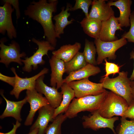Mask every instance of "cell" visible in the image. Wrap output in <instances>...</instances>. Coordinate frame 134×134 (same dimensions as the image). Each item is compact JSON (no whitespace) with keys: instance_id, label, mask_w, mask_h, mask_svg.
<instances>
[{"instance_id":"1","label":"cell","mask_w":134,"mask_h":134,"mask_svg":"<svg viewBox=\"0 0 134 134\" xmlns=\"http://www.w3.org/2000/svg\"><path fill=\"white\" fill-rule=\"evenodd\" d=\"M58 1L40 0L33 1L24 11L25 15L40 24L44 31L46 40L54 47L57 44V37L52 20L53 13L57 11Z\"/></svg>"},{"instance_id":"2","label":"cell","mask_w":134,"mask_h":134,"mask_svg":"<svg viewBox=\"0 0 134 134\" xmlns=\"http://www.w3.org/2000/svg\"><path fill=\"white\" fill-rule=\"evenodd\" d=\"M108 91L106 90L97 95H89L74 98L65 112L67 118H72L82 111L91 113L97 110L105 98Z\"/></svg>"},{"instance_id":"3","label":"cell","mask_w":134,"mask_h":134,"mask_svg":"<svg viewBox=\"0 0 134 134\" xmlns=\"http://www.w3.org/2000/svg\"><path fill=\"white\" fill-rule=\"evenodd\" d=\"M128 75L127 71H122L114 78L102 77L100 82L102 84L104 88L108 89L124 98L129 105L133 99L130 87L131 81Z\"/></svg>"},{"instance_id":"4","label":"cell","mask_w":134,"mask_h":134,"mask_svg":"<svg viewBox=\"0 0 134 134\" xmlns=\"http://www.w3.org/2000/svg\"><path fill=\"white\" fill-rule=\"evenodd\" d=\"M129 105L121 97L110 91L97 110L103 117L107 118L115 116L122 117Z\"/></svg>"},{"instance_id":"5","label":"cell","mask_w":134,"mask_h":134,"mask_svg":"<svg viewBox=\"0 0 134 134\" xmlns=\"http://www.w3.org/2000/svg\"><path fill=\"white\" fill-rule=\"evenodd\" d=\"M32 41L38 45V49L32 56L22 60L24 64L23 70L28 72H31L32 69H37L38 65H44L45 61L43 59V56L45 55L48 56L49 51H53L55 49V47L47 40L40 41L33 38Z\"/></svg>"},{"instance_id":"6","label":"cell","mask_w":134,"mask_h":134,"mask_svg":"<svg viewBox=\"0 0 134 134\" xmlns=\"http://www.w3.org/2000/svg\"><path fill=\"white\" fill-rule=\"evenodd\" d=\"M127 40L123 38L112 41H102L99 39H95V45L98 56L96 60L97 65L101 64L107 58L109 60H114L117 57L116 51L126 45Z\"/></svg>"},{"instance_id":"7","label":"cell","mask_w":134,"mask_h":134,"mask_svg":"<svg viewBox=\"0 0 134 134\" xmlns=\"http://www.w3.org/2000/svg\"><path fill=\"white\" fill-rule=\"evenodd\" d=\"M74 90L75 97L79 98L89 95H97L105 91L101 83L90 81L88 78L67 83Z\"/></svg>"},{"instance_id":"8","label":"cell","mask_w":134,"mask_h":134,"mask_svg":"<svg viewBox=\"0 0 134 134\" xmlns=\"http://www.w3.org/2000/svg\"><path fill=\"white\" fill-rule=\"evenodd\" d=\"M119 119L117 116L110 118H105L101 116L97 110L92 113L91 115L84 116L82 118V124L84 128L95 131L102 128H108L114 134H117L114 129V123Z\"/></svg>"},{"instance_id":"9","label":"cell","mask_w":134,"mask_h":134,"mask_svg":"<svg viewBox=\"0 0 134 134\" xmlns=\"http://www.w3.org/2000/svg\"><path fill=\"white\" fill-rule=\"evenodd\" d=\"M0 42V63L4 64L7 67L12 62L22 65L21 58L25 57L26 54L24 52L20 53L19 44L15 41H13L9 46L4 44L3 40H1Z\"/></svg>"},{"instance_id":"10","label":"cell","mask_w":134,"mask_h":134,"mask_svg":"<svg viewBox=\"0 0 134 134\" xmlns=\"http://www.w3.org/2000/svg\"><path fill=\"white\" fill-rule=\"evenodd\" d=\"M16 78L15 86L10 91V94L14 95L18 99L20 93L25 90H32L35 89L36 81L40 76L48 72L49 69L44 68L37 74L29 78H22L19 76L17 74L15 68L12 67L11 68Z\"/></svg>"},{"instance_id":"11","label":"cell","mask_w":134,"mask_h":134,"mask_svg":"<svg viewBox=\"0 0 134 134\" xmlns=\"http://www.w3.org/2000/svg\"><path fill=\"white\" fill-rule=\"evenodd\" d=\"M26 93L27 101L30 104V110L24 124L25 126H29L32 124L36 112L42 107L49 104L46 98L35 89L27 90Z\"/></svg>"},{"instance_id":"12","label":"cell","mask_w":134,"mask_h":134,"mask_svg":"<svg viewBox=\"0 0 134 134\" xmlns=\"http://www.w3.org/2000/svg\"><path fill=\"white\" fill-rule=\"evenodd\" d=\"M44 75L38 77L36 81L35 89L38 93L44 95L49 104L55 109L60 104L63 95L56 88L47 86L44 82Z\"/></svg>"},{"instance_id":"13","label":"cell","mask_w":134,"mask_h":134,"mask_svg":"<svg viewBox=\"0 0 134 134\" xmlns=\"http://www.w3.org/2000/svg\"><path fill=\"white\" fill-rule=\"evenodd\" d=\"M14 11L11 5L7 2H4V5L0 7V33L4 34L7 32V35L10 39L17 37L11 17Z\"/></svg>"},{"instance_id":"14","label":"cell","mask_w":134,"mask_h":134,"mask_svg":"<svg viewBox=\"0 0 134 134\" xmlns=\"http://www.w3.org/2000/svg\"><path fill=\"white\" fill-rule=\"evenodd\" d=\"M122 28L119 23L118 17L113 15L108 20L102 22L99 39L106 42L117 40L118 39L115 35L116 32L118 30H123Z\"/></svg>"},{"instance_id":"15","label":"cell","mask_w":134,"mask_h":134,"mask_svg":"<svg viewBox=\"0 0 134 134\" xmlns=\"http://www.w3.org/2000/svg\"><path fill=\"white\" fill-rule=\"evenodd\" d=\"M105 0H94L92 1L88 18H95L102 22L109 19L114 15L111 6L106 3Z\"/></svg>"},{"instance_id":"16","label":"cell","mask_w":134,"mask_h":134,"mask_svg":"<svg viewBox=\"0 0 134 134\" xmlns=\"http://www.w3.org/2000/svg\"><path fill=\"white\" fill-rule=\"evenodd\" d=\"M51 67L50 85L58 89L64 83L63 76L65 73V62L53 55L49 60Z\"/></svg>"},{"instance_id":"17","label":"cell","mask_w":134,"mask_h":134,"mask_svg":"<svg viewBox=\"0 0 134 134\" xmlns=\"http://www.w3.org/2000/svg\"><path fill=\"white\" fill-rule=\"evenodd\" d=\"M55 108L49 104L44 106L38 110V115L30 130L37 128V134H45L50 122L53 121Z\"/></svg>"},{"instance_id":"18","label":"cell","mask_w":134,"mask_h":134,"mask_svg":"<svg viewBox=\"0 0 134 134\" xmlns=\"http://www.w3.org/2000/svg\"><path fill=\"white\" fill-rule=\"evenodd\" d=\"M132 3L131 0H110L107 2L110 6H114L119 10L120 14L118 19L122 27H127L130 26V17Z\"/></svg>"},{"instance_id":"19","label":"cell","mask_w":134,"mask_h":134,"mask_svg":"<svg viewBox=\"0 0 134 134\" xmlns=\"http://www.w3.org/2000/svg\"><path fill=\"white\" fill-rule=\"evenodd\" d=\"M1 95L5 100L6 105L5 109L0 116L2 119L8 117H12L16 121L20 122L22 120L21 115V110L24 105L27 102L26 97L23 99L18 101L10 100L6 99L4 96L3 92H0Z\"/></svg>"},{"instance_id":"20","label":"cell","mask_w":134,"mask_h":134,"mask_svg":"<svg viewBox=\"0 0 134 134\" xmlns=\"http://www.w3.org/2000/svg\"><path fill=\"white\" fill-rule=\"evenodd\" d=\"M101 72L99 67L87 64L85 67L75 71L72 72L63 79L64 83H68L71 82L81 80L94 76Z\"/></svg>"},{"instance_id":"21","label":"cell","mask_w":134,"mask_h":134,"mask_svg":"<svg viewBox=\"0 0 134 134\" xmlns=\"http://www.w3.org/2000/svg\"><path fill=\"white\" fill-rule=\"evenodd\" d=\"M71 6L69 3H67L66 8L64 7L61 8V11L54 16L53 19L55 21V30L57 38H60V35L64 33V30L67 25L73 23V19L70 20H68L70 15L68 12Z\"/></svg>"},{"instance_id":"22","label":"cell","mask_w":134,"mask_h":134,"mask_svg":"<svg viewBox=\"0 0 134 134\" xmlns=\"http://www.w3.org/2000/svg\"><path fill=\"white\" fill-rule=\"evenodd\" d=\"M61 88L63 95L62 99L59 106L55 109L53 117L54 119L58 115L66 112L71 101L75 97L74 90L67 83H64Z\"/></svg>"},{"instance_id":"23","label":"cell","mask_w":134,"mask_h":134,"mask_svg":"<svg viewBox=\"0 0 134 134\" xmlns=\"http://www.w3.org/2000/svg\"><path fill=\"white\" fill-rule=\"evenodd\" d=\"M81 48V44L76 42L73 44L64 45L56 50L52 52L53 55L65 63L71 60L79 52Z\"/></svg>"},{"instance_id":"24","label":"cell","mask_w":134,"mask_h":134,"mask_svg":"<svg viewBox=\"0 0 134 134\" xmlns=\"http://www.w3.org/2000/svg\"><path fill=\"white\" fill-rule=\"evenodd\" d=\"M80 23L85 34L95 39L99 38L102 27L101 21L95 18L85 17Z\"/></svg>"},{"instance_id":"25","label":"cell","mask_w":134,"mask_h":134,"mask_svg":"<svg viewBox=\"0 0 134 134\" xmlns=\"http://www.w3.org/2000/svg\"><path fill=\"white\" fill-rule=\"evenodd\" d=\"M87 64L83 53L79 52L71 60L65 63V73L69 74L85 67Z\"/></svg>"},{"instance_id":"26","label":"cell","mask_w":134,"mask_h":134,"mask_svg":"<svg viewBox=\"0 0 134 134\" xmlns=\"http://www.w3.org/2000/svg\"><path fill=\"white\" fill-rule=\"evenodd\" d=\"M94 44L92 41L86 39L84 51L82 53L87 63L96 66L97 65L95 58L97 50Z\"/></svg>"},{"instance_id":"27","label":"cell","mask_w":134,"mask_h":134,"mask_svg":"<svg viewBox=\"0 0 134 134\" xmlns=\"http://www.w3.org/2000/svg\"><path fill=\"white\" fill-rule=\"evenodd\" d=\"M67 118L65 114L58 115L48 126L45 134H62V125Z\"/></svg>"},{"instance_id":"28","label":"cell","mask_w":134,"mask_h":134,"mask_svg":"<svg viewBox=\"0 0 134 134\" xmlns=\"http://www.w3.org/2000/svg\"><path fill=\"white\" fill-rule=\"evenodd\" d=\"M117 128L118 134H134V119L129 120L121 117Z\"/></svg>"},{"instance_id":"29","label":"cell","mask_w":134,"mask_h":134,"mask_svg":"<svg viewBox=\"0 0 134 134\" xmlns=\"http://www.w3.org/2000/svg\"><path fill=\"white\" fill-rule=\"evenodd\" d=\"M92 0H76L75 4L73 7L71 6L69 11H73L79 9H81L84 13L85 17L88 18L89 8L91 5Z\"/></svg>"},{"instance_id":"30","label":"cell","mask_w":134,"mask_h":134,"mask_svg":"<svg viewBox=\"0 0 134 134\" xmlns=\"http://www.w3.org/2000/svg\"><path fill=\"white\" fill-rule=\"evenodd\" d=\"M130 27L128 32H125L122 37L126 39L128 42L134 43V11L131 12L130 16Z\"/></svg>"},{"instance_id":"31","label":"cell","mask_w":134,"mask_h":134,"mask_svg":"<svg viewBox=\"0 0 134 134\" xmlns=\"http://www.w3.org/2000/svg\"><path fill=\"white\" fill-rule=\"evenodd\" d=\"M104 61L105 62V74L102 77H107L110 74H113L114 75L116 73L118 74L120 72V67L117 65L113 63L108 62L106 59Z\"/></svg>"},{"instance_id":"32","label":"cell","mask_w":134,"mask_h":134,"mask_svg":"<svg viewBox=\"0 0 134 134\" xmlns=\"http://www.w3.org/2000/svg\"><path fill=\"white\" fill-rule=\"evenodd\" d=\"M122 117L125 118H129L131 119H134V100H133L123 117Z\"/></svg>"},{"instance_id":"33","label":"cell","mask_w":134,"mask_h":134,"mask_svg":"<svg viewBox=\"0 0 134 134\" xmlns=\"http://www.w3.org/2000/svg\"><path fill=\"white\" fill-rule=\"evenodd\" d=\"M0 79L6 83L13 87L15 85L16 78L14 77H9L1 73H0Z\"/></svg>"},{"instance_id":"34","label":"cell","mask_w":134,"mask_h":134,"mask_svg":"<svg viewBox=\"0 0 134 134\" xmlns=\"http://www.w3.org/2000/svg\"><path fill=\"white\" fill-rule=\"evenodd\" d=\"M12 5L15 10L17 19H18L20 17V13L19 8V3L18 0H3Z\"/></svg>"},{"instance_id":"35","label":"cell","mask_w":134,"mask_h":134,"mask_svg":"<svg viewBox=\"0 0 134 134\" xmlns=\"http://www.w3.org/2000/svg\"><path fill=\"white\" fill-rule=\"evenodd\" d=\"M13 128L12 130L9 132L6 133H0V134H16V132L17 130L21 125L20 122L18 121H16L15 124H13Z\"/></svg>"},{"instance_id":"36","label":"cell","mask_w":134,"mask_h":134,"mask_svg":"<svg viewBox=\"0 0 134 134\" xmlns=\"http://www.w3.org/2000/svg\"><path fill=\"white\" fill-rule=\"evenodd\" d=\"M130 58L131 59H133L134 61V68L132 74L131 75L130 79L131 81H133L134 80V48L133 50L130 53Z\"/></svg>"},{"instance_id":"37","label":"cell","mask_w":134,"mask_h":134,"mask_svg":"<svg viewBox=\"0 0 134 134\" xmlns=\"http://www.w3.org/2000/svg\"><path fill=\"white\" fill-rule=\"evenodd\" d=\"M130 87L133 99L134 100V80L131 81Z\"/></svg>"},{"instance_id":"38","label":"cell","mask_w":134,"mask_h":134,"mask_svg":"<svg viewBox=\"0 0 134 134\" xmlns=\"http://www.w3.org/2000/svg\"><path fill=\"white\" fill-rule=\"evenodd\" d=\"M38 131L37 128H35L30 131V132L27 134H37Z\"/></svg>"},{"instance_id":"39","label":"cell","mask_w":134,"mask_h":134,"mask_svg":"<svg viewBox=\"0 0 134 134\" xmlns=\"http://www.w3.org/2000/svg\"></svg>"}]
</instances>
